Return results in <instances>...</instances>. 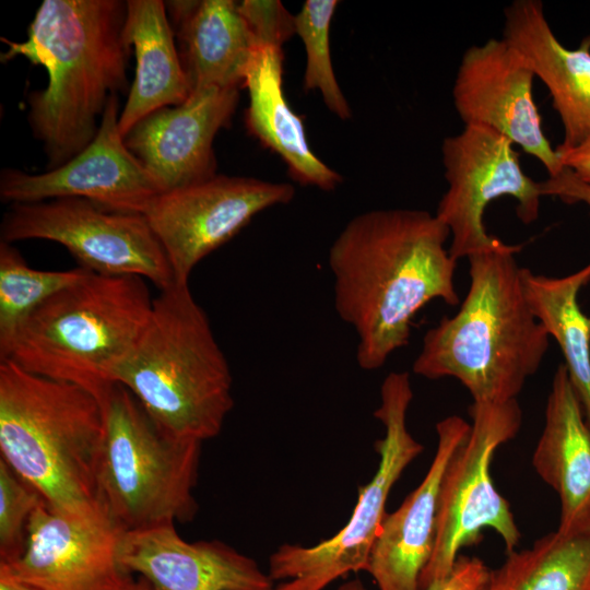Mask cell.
Segmentation results:
<instances>
[{"label":"cell","instance_id":"obj_1","mask_svg":"<svg viewBox=\"0 0 590 590\" xmlns=\"http://www.w3.org/2000/svg\"><path fill=\"white\" fill-rule=\"evenodd\" d=\"M449 237L435 214L387 209L354 216L332 243L334 308L357 334L362 369L382 367L408 345L412 320L428 303H459Z\"/></svg>","mask_w":590,"mask_h":590},{"label":"cell","instance_id":"obj_2","mask_svg":"<svg viewBox=\"0 0 590 590\" xmlns=\"http://www.w3.org/2000/svg\"><path fill=\"white\" fill-rule=\"evenodd\" d=\"M126 9L120 0H44L24 42L1 38V61L21 56L47 72L46 87L27 98V120L47 170L91 143L109 98L128 85Z\"/></svg>","mask_w":590,"mask_h":590},{"label":"cell","instance_id":"obj_3","mask_svg":"<svg viewBox=\"0 0 590 590\" xmlns=\"http://www.w3.org/2000/svg\"><path fill=\"white\" fill-rule=\"evenodd\" d=\"M521 246L468 258L470 285L459 310L444 317L423 338L413 362L415 375L459 380L473 402L517 399L540 368L550 335L524 296Z\"/></svg>","mask_w":590,"mask_h":590},{"label":"cell","instance_id":"obj_4","mask_svg":"<svg viewBox=\"0 0 590 590\" xmlns=\"http://www.w3.org/2000/svg\"><path fill=\"white\" fill-rule=\"evenodd\" d=\"M111 380L178 440L216 437L234 406L228 362L189 283L160 291L143 332Z\"/></svg>","mask_w":590,"mask_h":590},{"label":"cell","instance_id":"obj_5","mask_svg":"<svg viewBox=\"0 0 590 590\" xmlns=\"http://www.w3.org/2000/svg\"><path fill=\"white\" fill-rule=\"evenodd\" d=\"M104 433V408L94 394L0 361L1 459L50 509L79 514L99 505Z\"/></svg>","mask_w":590,"mask_h":590},{"label":"cell","instance_id":"obj_6","mask_svg":"<svg viewBox=\"0 0 590 590\" xmlns=\"http://www.w3.org/2000/svg\"><path fill=\"white\" fill-rule=\"evenodd\" d=\"M144 280L87 273L28 316L3 359L80 386L104 404L115 385L114 369L135 345L152 311L154 298Z\"/></svg>","mask_w":590,"mask_h":590},{"label":"cell","instance_id":"obj_7","mask_svg":"<svg viewBox=\"0 0 590 590\" xmlns=\"http://www.w3.org/2000/svg\"><path fill=\"white\" fill-rule=\"evenodd\" d=\"M103 408L99 503L126 531L190 522L199 507L193 489L202 442L164 434L120 384L113 386Z\"/></svg>","mask_w":590,"mask_h":590},{"label":"cell","instance_id":"obj_8","mask_svg":"<svg viewBox=\"0 0 590 590\" xmlns=\"http://www.w3.org/2000/svg\"><path fill=\"white\" fill-rule=\"evenodd\" d=\"M413 399L408 371L389 373L380 386L374 416L384 426L376 441L379 462L368 483L358 488L357 502L345 526L311 546L284 543L269 558L272 590H324L350 573L365 570L382 520L388 497L405 469L424 447L410 433L406 416Z\"/></svg>","mask_w":590,"mask_h":590},{"label":"cell","instance_id":"obj_9","mask_svg":"<svg viewBox=\"0 0 590 590\" xmlns=\"http://www.w3.org/2000/svg\"><path fill=\"white\" fill-rule=\"evenodd\" d=\"M470 433L451 457L442 477L435 546L418 582L427 590L452 570L460 551L481 542L484 529L517 550L520 531L508 500L496 489L491 465L497 449L514 439L522 424L517 401L473 402Z\"/></svg>","mask_w":590,"mask_h":590},{"label":"cell","instance_id":"obj_10","mask_svg":"<svg viewBox=\"0 0 590 590\" xmlns=\"http://www.w3.org/2000/svg\"><path fill=\"white\" fill-rule=\"evenodd\" d=\"M44 239L68 249L80 267L106 275H138L160 291L174 275L143 214L109 211L81 198L15 203L3 214L0 241Z\"/></svg>","mask_w":590,"mask_h":590},{"label":"cell","instance_id":"obj_11","mask_svg":"<svg viewBox=\"0 0 590 590\" xmlns=\"http://www.w3.org/2000/svg\"><path fill=\"white\" fill-rule=\"evenodd\" d=\"M441 156L448 189L435 215L450 232L448 249L457 261L505 245L484 226L485 210L492 201L516 199V213L523 224L538 220L543 197L540 182L523 172L514 144L502 134L464 126L444 140Z\"/></svg>","mask_w":590,"mask_h":590},{"label":"cell","instance_id":"obj_12","mask_svg":"<svg viewBox=\"0 0 590 590\" xmlns=\"http://www.w3.org/2000/svg\"><path fill=\"white\" fill-rule=\"evenodd\" d=\"M287 182L215 175L161 192L144 216L170 264L175 283H189L194 267L226 244L261 211L286 204Z\"/></svg>","mask_w":590,"mask_h":590},{"label":"cell","instance_id":"obj_13","mask_svg":"<svg viewBox=\"0 0 590 590\" xmlns=\"http://www.w3.org/2000/svg\"><path fill=\"white\" fill-rule=\"evenodd\" d=\"M125 533L101 503L79 514L43 503L30 518L23 554L0 568L39 590H133L120 559Z\"/></svg>","mask_w":590,"mask_h":590},{"label":"cell","instance_id":"obj_14","mask_svg":"<svg viewBox=\"0 0 590 590\" xmlns=\"http://www.w3.org/2000/svg\"><path fill=\"white\" fill-rule=\"evenodd\" d=\"M119 99L113 95L95 138L67 163L40 174L4 168L0 199L9 204L81 198L116 212L143 214L163 192L127 148L119 131Z\"/></svg>","mask_w":590,"mask_h":590},{"label":"cell","instance_id":"obj_15","mask_svg":"<svg viewBox=\"0 0 590 590\" xmlns=\"http://www.w3.org/2000/svg\"><path fill=\"white\" fill-rule=\"evenodd\" d=\"M534 72L504 38L470 46L459 64L455 108L464 126L488 128L535 157L555 176L563 170L533 97Z\"/></svg>","mask_w":590,"mask_h":590},{"label":"cell","instance_id":"obj_16","mask_svg":"<svg viewBox=\"0 0 590 590\" xmlns=\"http://www.w3.org/2000/svg\"><path fill=\"white\" fill-rule=\"evenodd\" d=\"M238 98L239 88L192 92L184 103L140 120L125 143L163 192L209 179L216 175L213 141L231 125Z\"/></svg>","mask_w":590,"mask_h":590},{"label":"cell","instance_id":"obj_17","mask_svg":"<svg viewBox=\"0 0 590 590\" xmlns=\"http://www.w3.org/2000/svg\"><path fill=\"white\" fill-rule=\"evenodd\" d=\"M437 447L422 482L387 512L370 550L366 571L378 590H418L436 540L439 494L447 465L470 433V423L450 415L436 424Z\"/></svg>","mask_w":590,"mask_h":590},{"label":"cell","instance_id":"obj_18","mask_svg":"<svg viewBox=\"0 0 590 590\" xmlns=\"http://www.w3.org/2000/svg\"><path fill=\"white\" fill-rule=\"evenodd\" d=\"M120 559L153 590H272L274 581L251 557L219 541L187 542L175 523L126 531Z\"/></svg>","mask_w":590,"mask_h":590},{"label":"cell","instance_id":"obj_19","mask_svg":"<svg viewBox=\"0 0 590 590\" xmlns=\"http://www.w3.org/2000/svg\"><path fill=\"white\" fill-rule=\"evenodd\" d=\"M503 38L515 47L552 97L564 139L573 148L590 137V36L570 49L555 36L540 0H515L504 10Z\"/></svg>","mask_w":590,"mask_h":590},{"label":"cell","instance_id":"obj_20","mask_svg":"<svg viewBox=\"0 0 590 590\" xmlns=\"http://www.w3.org/2000/svg\"><path fill=\"white\" fill-rule=\"evenodd\" d=\"M532 465L558 496L557 531L564 535L589 533L590 427L563 363L552 379Z\"/></svg>","mask_w":590,"mask_h":590},{"label":"cell","instance_id":"obj_21","mask_svg":"<svg viewBox=\"0 0 590 590\" xmlns=\"http://www.w3.org/2000/svg\"><path fill=\"white\" fill-rule=\"evenodd\" d=\"M179 57L190 91L240 88L257 50L238 2L233 0L167 1Z\"/></svg>","mask_w":590,"mask_h":590},{"label":"cell","instance_id":"obj_22","mask_svg":"<svg viewBox=\"0 0 590 590\" xmlns=\"http://www.w3.org/2000/svg\"><path fill=\"white\" fill-rule=\"evenodd\" d=\"M283 59V49L257 48L244 83L249 94L246 128L282 158L293 180L324 191L334 190L342 182L341 175L315 155L302 117L284 96Z\"/></svg>","mask_w":590,"mask_h":590},{"label":"cell","instance_id":"obj_23","mask_svg":"<svg viewBox=\"0 0 590 590\" xmlns=\"http://www.w3.org/2000/svg\"><path fill=\"white\" fill-rule=\"evenodd\" d=\"M126 3L123 36L134 50L137 64L118 121L123 138L151 113L179 105L191 94L166 3L161 0Z\"/></svg>","mask_w":590,"mask_h":590},{"label":"cell","instance_id":"obj_24","mask_svg":"<svg viewBox=\"0 0 590 590\" xmlns=\"http://www.w3.org/2000/svg\"><path fill=\"white\" fill-rule=\"evenodd\" d=\"M528 304L553 338L590 427V317L580 308V290L590 282V262L565 276H546L521 269Z\"/></svg>","mask_w":590,"mask_h":590},{"label":"cell","instance_id":"obj_25","mask_svg":"<svg viewBox=\"0 0 590 590\" xmlns=\"http://www.w3.org/2000/svg\"><path fill=\"white\" fill-rule=\"evenodd\" d=\"M484 590H590V532L564 535L556 530L507 553L491 569Z\"/></svg>","mask_w":590,"mask_h":590},{"label":"cell","instance_id":"obj_26","mask_svg":"<svg viewBox=\"0 0 590 590\" xmlns=\"http://www.w3.org/2000/svg\"><path fill=\"white\" fill-rule=\"evenodd\" d=\"M90 272L82 267L35 270L12 244L0 241V359L5 357L19 329L37 307Z\"/></svg>","mask_w":590,"mask_h":590},{"label":"cell","instance_id":"obj_27","mask_svg":"<svg viewBox=\"0 0 590 590\" xmlns=\"http://www.w3.org/2000/svg\"><path fill=\"white\" fill-rule=\"evenodd\" d=\"M337 0H307L295 14V32L306 49L305 91L321 93L328 109L342 120L351 118V107L337 81L330 55V25Z\"/></svg>","mask_w":590,"mask_h":590},{"label":"cell","instance_id":"obj_28","mask_svg":"<svg viewBox=\"0 0 590 590\" xmlns=\"http://www.w3.org/2000/svg\"><path fill=\"white\" fill-rule=\"evenodd\" d=\"M43 503L37 489L0 458V563H11L23 554L30 518Z\"/></svg>","mask_w":590,"mask_h":590},{"label":"cell","instance_id":"obj_29","mask_svg":"<svg viewBox=\"0 0 590 590\" xmlns=\"http://www.w3.org/2000/svg\"><path fill=\"white\" fill-rule=\"evenodd\" d=\"M238 10L257 48L282 49L295 32V15L279 0H244Z\"/></svg>","mask_w":590,"mask_h":590},{"label":"cell","instance_id":"obj_30","mask_svg":"<svg viewBox=\"0 0 590 590\" xmlns=\"http://www.w3.org/2000/svg\"><path fill=\"white\" fill-rule=\"evenodd\" d=\"M489 573L481 558L460 555L451 573L427 590H484Z\"/></svg>","mask_w":590,"mask_h":590},{"label":"cell","instance_id":"obj_31","mask_svg":"<svg viewBox=\"0 0 590 590\" xmlns=\"http://www.w3.org/2000/svg\"><path fill=\"white\" fill-rule=\"evenodd\" d=\"M543 197H556L568 204L582 202L590 209V184L578 179L568 169L540 182Z\"/></svg>","mask_w":590,"mask_h":590},{"label":"cell","instance_id":"obj_32","mask_svg":"<svg viewBox=\"0 0 590 590\" xmlns=\"http://www.w3.org/2000/svg\"><path fill=\"white\" fill-rule=\"evenodd\" d=\"M563 169L590 184V137L573 148H555Z\"/></svg>","mask_w":590,"mask_h":590},{"label":"cell","instance_id":"obj_33","mask_svg":"<svg viewBox=\"0 0 590 590\" xmlns=\"http://www.w3.org/2000/svg\"><path fill=\"white\" fill-rule=\"evenodd\" d=\"M0 590H39L12 577L0 568Z\"/></svg>","mask_w":590,"mask_h":590},{"label":"cell","instance_id":"obj_34","mask_svg":"<svg viewBox=\"0 0 590 590\" xmlns=\"http://www.w3.org/2000/svg\"><path fill=\"white\" fill-rule=\"evenodd\" d=\"M337 590H367L361 579L355 578L342 583Z\"/></svg>","mask_w":590,"mask_h":590},{"label":"cell","instance_id":"obj_35","mask_svg":"<svg viewBox=\"0 0 590 590\" xmlns=\"http://www.w3.org/2000/svg\"><path fill=\"white\" fill-rule=\"evenodd\" d=\"M133 590H153V589L144 578L140 577L135 581Z\"/></svg>","mask_w":590,"mask_h":590}]
</instances>
